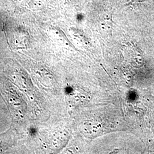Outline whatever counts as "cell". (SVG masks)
<instances>
[{
    "instance_id": "cell-2",
    "label": "cell",
    "mask_w": 154,
    "mask_h": 154,
    "mask_svg": "<svg viewBox=\"0 0 154 154\" xmlns=\"http://www.w3.org/2000/svg\"><path fill=\"white\" fill-rule=\"evenodd\" d=\"M131 1L135 2H144L149 1V0H131Z\"/></svg>"
},
{
    "instance_id": "cell-1",
    "label": "cell",
    "mask_w": 154,
    "mask_h": 154,
    "mask_svg": "<svg viewBox=\"0 0 154 154\" xmlns=\"http://www.w3.org/2000/svg\"><path fill=\"white\" fill-rule=\"evenodd\" d=\"M41 5V0H31L29 2V5L31 8H37Z\"/></svg>"
},
{
    "instance_id": "cell-3",
    "label": "cell",
    "mask_w": 154,
    "mask_h": 154,
    "mask_svg": "<svg viewBox=\"0 0 154 154\" xmlns=\"http://www.w3.org/2000/svg\"><path fill=\"white\" fill-rule=\"evenodd\" d=\"M16 2H17V3H22L23 2H24L25 1H26V0H14Z\"/></svg>"
}]
</instances>
